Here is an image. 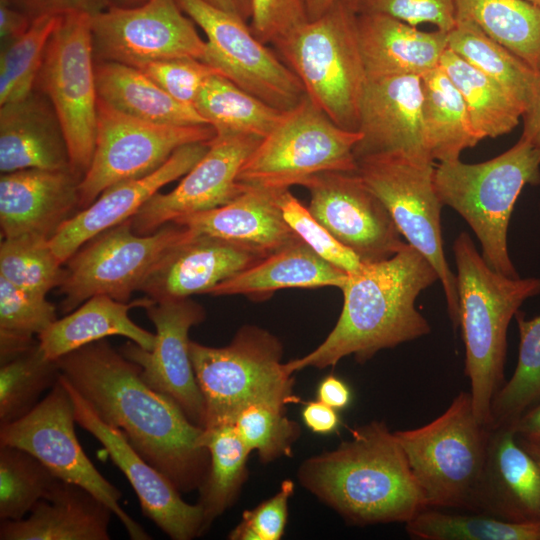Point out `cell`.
Here are the masks:
<instances>
[{
	"instance_id": "cell-45",
	"label": "cell",
	"mask_w": 540,
	"mask_h": 540,
	"mask_svg": "<svg viewBox=\"0 0 540 540\" xmlns=\"http://www.w3.org/2000/svg\"><path fill=\"white\" fill-rule=\"evenodd\" d=\"M59 18H37L23 35L5 43L0 54V105L34 90L47 43Z\"/></svg>"
},
{
	"instance_id": "cell-17",
	"label": "cell",
	"mask_w": 540,
	"mask_h": 540,
	"mask_svg": "<svg viewBox=\"0 0 540 540\" xmlns=\"http://www.w3.org/2000/svg\"><path fill=\"white\" fill-rule=\"evenodd\" d=\"M301 185L309 191L313 217L361 262L388 259L407 245L385 205L357 171L321 172Z\"/></svg>"
},
{
	"instance_id": "cell-62",
	"label": "cell",
	"mask_w": 540,
	"mask_h": 540,
	"mask_svg": "<svg viewBox=\"0 0 540 540\" xmlns=\"http://www.w3.org/2000/svg\"><path fill=\"white\" fill-rule=\"evenodd\" d=\"M526 1L540 8V0H526Z\"/></svg>"
},
{
	"instance_id": "cell-54",
	"label": "cell",
	"mask_w": 540,
	"mask_h": 540,
	"mask_svg": "<svg viewBox=\"0 0 540 540\" xmlns=\"http://www.w3.org/2000/svg\"><path fill=\"white\" fill-rule=\"evenodd\" d=\"M32 20L23 12L0 0V38L8 43L19 38L31 26Z\"/></svg>"
},
{
	"instance_id": "cell-63",
	"label": "cell",
	"mask_w": 540,
	"mask_h": 540,
	"mask_svg": "<svg viewBox=\"0 0 540 540\" xmlns=\"http://www.w3.org/2000/svg\"><path fill=\"white\" fill-rule=\"evenodd\" d=\"M539 211H540V203H539Z\"/></svg>"
},
{
	"instance_id": "cell-11",
	"label": "cell",
	"mask_w": 540,
	"mask_h": 540,
	"mask_svg": "<svg viewBox=\"0 0 540 540\" xmlns=\"http://www.w3.org/2000/svg\"><path fill=\"white\" fill-rule=\"evenodd\" d=\"M194 232L170 222L139 235L129 220L113 226L82 245L66 262L59 287L62 313H70L95 295L129 302L159 260Z\"/></svg>"
},
{
	"instance_id": "cell-35",
	"label": "cell",
	"mask_w": 540,
	"mask_h": 540,
	"mask_svg": "<svg viewBox=\"0 0 540 540\" xmlns=\"http://www.w3.org/2000/svg\"><path fill=\"white\" fill-rule=\"evenodd\" d=\"M203 444L209 451L210 465L199 489L202 535L237 500L248 476L247 461L251 453L233 424L204 428Z\"/></svg>"
},
{
	"instance_id": "cell-42",
	"label": "cell",
	"mask_w": 540,
	"mask_h": 540,
	"mask_svg": "<svg viewBox=\"0 0 540 540\" xmlns=\"http://www.w3.org/2000/svg\"><path fill=\"white\" fill-rule=\"evenodd\" d=\"M46 296L20 289L0 276V364L29 349L57 320Z\"/></svg>"
},
{
	"instance_id": "cell-36",
	"label": "cell",
	"mask_w": 540,
	"mask_h": 540,
	"mask_svg": "<svg viewBox=\"0 0 540 540\" xmlns=\"http://www.w3.org/2000/svg\"><path fill=\"white\" fill-rule=\"evenodd\" d=\"M492 39L540 74V8L526 0H453Z\"/></svg>"
},
{
	"instance_id": "cell-58",
	"label": "cell",
	"mask_w": 540,
	"mask_h": 540,
	"mask_svg": "<svg viewBox=\"0 0 540 540\" xmlns=\"http://www.w3.org/2000/svg\"><path fill=\"white\" fill-rule=\"evenodd\" d=\"M210 5L247 21L251 17L250 0H205Z\"/></svg>"
},
{
	"instance_id": "cell-1",
	"label": "cell",
	"mask_w": 540,
	"mask_h": 540,
	"mask_svg": "<svg viewBox=\"0 0 540 540\" xmlns=\"http://www.w3.org/2000/svg\"><path fill=\"white\" fill-rule=\"evenodd\" d=\"M61 375L106 424L122 432L181 493L199 490L210 465L204 428L168 396L150 388L140 367L106 339L56 360Z\"/></svg>"
},
{
	"instance_id": "cell-22",
	"label": "cell",
	"mask_w": 540,
	"mask_h": 540,
	"mask_svg": "<svg viewBox=\"0 0 540 540\" xmlns=\"http://www.w3.org/2000/svg\"><path fill=\"white\" fill-rule=\"evenodd\" d=\"M208 142L177 149L154 172L105 189L89 206L71 216L50 238L57 259L65 262L87 241L135 215L162 187L183 177L203 157Z\"/></svg>"
},
{
	"instance_id": "cell-25",
	"label": "cell",
	"mask_w": 540,
	"mask_h": 540,
	"mask_svg": "<svg viewBox=\"0 0 540 540\" xmlns=\"http://www.w3.org/2000/svg\"><path fill=\"white\" fill-rule=\"evenodd\" d=\"M475 512L511 522H540V468L519 444L516 424L490 426Z\"/></svg>"
},
{
	"instance_id": "cell-49",
	"label": "cell",
	"mask_w": 540,
	"mask_h": 540,
	"mask_svg": "<svg viewBox=\"0 0 540 540\" xmlns=\"http://www.w3.org/2000/svg\"><path fill=\"white\" fill-rule=\"evenodd\" d=\"M294 482L283 480L280 489L255 508L243 511L241 521L228 534L230 540H279L285 531L288 503Z\"/></svg>"
},
{
	"instance_id": "cell-7",
	"label": "cell",
	"mask_w": 540,
	"mask_h": 540,
	"mask_svg": "<svg viewBox=\"0 0 540 540\" xmlns=\"http://www.w3.org/2000/svg\"><path fill=\"white\" fill-rule=\"evenodd\" d=\"M394 434L428 507L475 512L490 426L477 419L469 392L431 422Z\"/></svg>"
},
{
	"instance_id": "cell-57",
	"label": "cell",
	"mask_w": 540,
	"mask_h": 540,
	"mask_svg": "<svg viewBox=\"0 0 540 540\" xmlns=\"http://www.w3.org/2000/svg\"><path fill=\"white\" fill-rule=\"evenodd\" d=\"M518 436L540 439V402L529 408L516 423Z\"/></svg>"
},
{
	"instance_id": "cell-48",
	"label": "cell",
	"mask_w": 540,
	"mask_h": 540,
	"mask_svg": "<svg viewBox=\"0 0 540 540\" xmlns=\"http://www.w3.org/2000/svg\"><path fill=\"white\" fill-rule=\"evenodd\" d=\"M138 69L175 100L193 107L206 80L219 73L206 62L194 57L169 58Z\"/></svg>"
},
{
	"instance_id": "cell-9",
	"label": "cell",
	"mask_w": 540,
	"mask_h": 540,
	"mask_svg": "<svg viewBox=\"0 0 540 540\" xmlns=\"http://www.w3.org/2000/svg\"><path fill=\"white\" fill-rule=\"evenodd\" d=\"M362 135L336 125L307 96L284 111L242 166L246 185L289 189L326 171H357L354 148Z\"/></svg>"
},
{
	"instance_id": "cell-16",
	"label": "cell",
	"mask_w": 540,
	"mask_h": 540,
	"mask_svg": "<svg viewBox=\"0 0 540 540\" xmlns=\"http://www.w3.org/2000/svg\"><path fill=\"white\" fill-rule=\"evenodd\" d=\"M95 62L112 61L142 68L176 57L205 56L206 42L176 0L114 5L91 17Z\"/></svg>"
},
{
	"instance_id": "cell-27",
	"label": "cell",
	"mask_w": 540,
	"mask_h": 540,
	"mask_svg": "<svg viewBox=\"0 0 540 540\" xmlns=\"http://www.w3.org/2000/svg\"><path fill=\"white\" fill-rule=\"evenodd\" d=\"M285 190L246 185L229 203L173 222L195 234L219 237L268 256L300 240L281 210L280 196Z\"/></svg>"
},
{
	"instance_id": "cell-20",
	"label": "cell",
	"mask_w": 540,
	"mask_h": 540,
	"mask_svg": "<svg viewBox=\"0 0 540 540\" xmlns=\"http://www.w3.org/2000/svg\"><path fill=\"white\" fill-rule=\"evenodd\" d=\"M74 404L76 423L93 435L134 489L142 513L173 540L202 535L203 511L185 502L171 481L130 445L120 430L103 422L77 390L62 376Z\"/></svg>"
},
{
	"instance_id": "cell-51",
	"label": "cell",
	"mask_w": 540,
	"mask_h": 540,
	"mask_svg": "<svg viewBox=\"0 0 540 540\" xmlns=\"http://www.w3.org/2000/svg\"><path fill=\"white\" fill-rule=\"evenodd\" d=\"M358 13L384 14L416 27L429 23L449 32L456 23L453 0H358Z\"/></svg>"
},
{
	"instance_id": "cell-60",
	"label": "cell",
	"mask_w": 540,
	"mask_h": 540,
	"mask_svg": "<svg viewBox=\"0 0 540 540\" xmlns=\"http://www.w3.org/2000/svg\"><path fill=\"white\" fill-rule=\"evenodd\" d=\"M519 444L533 457L540 468V439H532L517 435Z\"/></svg>"
},
{
	"instance_id": "cell-44",
	"label": "cell",
	"mask_w": 540,
	"mask_h": 540,
	"mask_svg": "<svg viewBox=\"0 0 540 540\" xmlns=\"http://www.w3.org/2000/svg\"><path fill=\"white\" fill-rule=\"evenodd\" d=\"M63 265L47 239L23 236L1 241L0 276L20 289L46 296L62 285Z\"/></svg>"
},
{
	"instance_id": "cell-19",
	"label": "cell",
	"mask_w": 540,
	"mask_h": 540,
	"mask_svg": "<svg viewBox=\"0 0 540 540\" xmlns=\"http://www.w3.org/2000/svg\"><path fill=\"white\" fill-rule=\"evenodd\" d=\"M262 138L216 133L203 157L170 192L156 193L129 221L133 232L147 235L181 217L229 203L246 185L238 174Z\"/></svg>"
},
{
	"instance_id": "cell-30",
	"label": "cell",
	"mask_w": 540,
	"mask_h": 540,
	"mask_svg": "<svg viewBox=\"0 0 540 540\" xmlns=\"http://www.w3.org/2000/svg\"><path fill=\"white\" fill-rule=\"evenodd\" d=\"M152 302L147 296L132 302L117 301L107 295L92 296L39 334L40 347L47 359L56 361L89 343L117 335L151 351L156 334L134 323L129 310L145 309Z\"/></svg>"
},
{
	"instance_id": "cell-4",
	"label": "cell",
	"mask_w": 540,
	"mask_h": 540,
	"mask_svg": "<svg viewBox=\"0 0 540 540\" xmlns=\"http://www.w3.org/2000/svg\"><path fill=\"white\" fill-rule=\"evenodd\" d=\"M453 252L465 375L474 413L490 426L492 400L505 382L509 323L525 300L540 294V278L507 277L494 271L467 232L456 237Z\"/></svg>"
},
{
	"instance_id": "cell-46",
	"label": "cell",
	"mask_w": 540,
	"mask_h": 540,
	"mask_svg": "<svg viewBox=\"0 0 540 540\" xmlns=\"http://www.w3.org/2000/svg\"><path fill=\"white\" fill-rule=\"evenodd\" d=\"M286 406L258 402L243 408L233 425L243 443L256 451L263 464L290 457L301 436L300 425L286 414Z\"/></svg>"
},
{
	"instance_id": "cell-24",
	"label": "cell",
	"mask_w": 540,
	"mask_h": 540,
	"mask_svg": "<svg viewBox=\"0 0 540 540\" xmlns=\"http://www.w3.org/2000/svg\"><path fill=\"white\" fill-rule=\"evenodd\" d=\"M264 257L232 241L193 233L159 260L139 291L156 302L207 294Z\"/></svg>"
},
{
	"instance_id": "cell-15",
	"label": "cell",
	"mask_w": 540,
	"mask_h": 540,
	"mask_svg": "<svg viewBox=\"0 0 540 540\" xmlns=\"http://www.w3.org/2000/svg\"><path fill=\"white\" fill-rule=\"evenodd\" d=\"M206 34L203 61L246 92L287 111L306 96L293 70L262 43L240 17L205 0H176Z\"/></svg>"
},
{
	"instance_id": "cell-50",
	"label": "cell",
	"mask_w": 540,
	"mask_h": 540,
	"mask_svg": "<svg viewBox=\"0 0 540 540\" xmlns=\"http://www.w3.org/2000/svg\"><path fill=\"white\" fill-rule=\"evenodd\" d=\"M251 30L275 46L309 21L307 0H250Z\"/></svg>"
},
{
	"instance_id": "cell-3",
	"label": "cell",
	"mask_w": 540,
	"mask_h": 540,
	"mask_svg": "<svg viewBox=\"0 0 540 540\" xmlns=\"http://www.w3.org/2000/svg\"><path fill=\"white\" fill-rule=\"evenodd\" d=\"M300 484L348 524L407 523L428 507L406 455L384 421L351 429L335 449L304 460Z\"/></svg>"
},
{
	"instance_id": "cell-18",
	"label": "cell",
	"mask_w": 540,
	"mask_h": 540,
	"mask_svg": "<svg viewBox=\"0 0 540 540\" xmlns=\"http://www.w3.org/2000/svg\"><path fill=\"white\" fill-rule=\"evenodd\" d=\"M145 310L156 329L154 348L128 341L119 351L140 367L150 388L171 398L192 423L204 428L205 402L190 358L189 331L205 320V310L190 298L153 301Z\"/></svg>"
},
{
	"instance_id": "cell-21",
	"label": "cell",
	"mask_w": 540,
	"mask_h": 540,
	"mask_svg": "<svg viewBox=\"0 0 540 540\" xmlns=\"http://www.w3.org/2000/svg\"><path fill=\"white\" fill-rule=\"evenodd\" d=\"M421 76L413 74L367 78L360 107L356 160L400 156L434 164L426 143L422 115Z\"/></svg>"
},
{
	"instance_id": "cell-52",
	"label": "cell",
	"mask_w": 540,
	"mask_h": 540,
	"mask_svg": "<svg viewBox=\"0 0 540 540\" xmlns=\"http://www.w3.org/2000/svg\"><path fill=\"white\" fill-rule=\"evenodd\" d=\"M11 6L26 14L32 21L45 16H64L72 13H84L91 17L119 0H6Z\"/></svg>"
},
{
	"instance_id": "cell-32",
	"label": "cell",
	"mask_w": 540,
	"mask_h": 540,
	"mask_svg": "<svg viewBox=\"0 0 540 540\" xmlns=\"http://www.w3.org/2000/svg\"><path fill=\"white\" fill-rule=\"evenodd\" d=\"M98 99L131 117L168 125L208 124L193 106L178 102L140 69L95 62Z\"/></svg>"
},
{
	"instance_id": "cell-33",
	"label": "cell",
	"mask_w": 540,
	"mask_h": 540,
	"mask_svg": "<svg viewBox=\"0 0 540 540\" xmlns=\"http://www.w3.org/2000/svg\"><path fill=\"white\" fill-rule=\"evenodd\" d=\"M422 115L431 159L448 162L482 139L475 131L459 90L439 65L421 76Z\"/></svg>"
},
{
	"instance_id": "cell-10",
	"label": "cell",
	"mask_w": 540,
	"mask_h": 540,
	"mask_svg": "<svg viewBox=\"0 0 540 540\" xmlns=\"http://www.w3.org/2000/svg\"><path fill=\"white\" fill-rule=\"evenodd\" d=\"M34 89L53 105L66 137L72 170L87 172L95 150L98 94L91 16H60L47 43Z\"/></svg>"
},
{
	"instance_id": "cell-8",
	"label": "cell",
	"mask_w": 540,
	"mask_h": 540,
	"mask_svg": "<svg viewBox=\"0 0 540 540\" xmlns=\"http://www.w3.org/2000/svg\"><path fill=\"white\" fill-rule=\"evenodd\" d=\"M189 352L205 402L204 428L233 424L254 403L287 407L301 401L294 393V374L282 362V343L263 328L245 325L220 348L190 340Z\"/></svg>"
},
{
	"instance_id": "cell-12",
	"label": "cell",
	"mask_w": 540,
	"mask_h": 540,
	"mask_svg": "<svg viewBox=\"0 0 540 540\" xmlns=\"http://www.w3.org/2000/svg\"><path fill=\"white\" fill-rule=\"evenodd\" d=\"M357 173L389 211L402 237L433 266L443 287L449 318L459 327L456 275L445 257L441 229L442 202L435 167L382 155L357 160Z\"/></svg>"
},
{
	"instance_id": "cell-13",
	"label": "cell",
	"mask_w": 540,
	"mask_h": 540,
	"mask_svg": "<svg viewBox=\"0 0 540 540\" xmlns=\"http://www.w3.org/2000/svg\"><path fill=\"white\" fill-rule=\"evenodd\" d=\"M215 135L210 124L148 122L98 99L95 150L79 184V208L89 206L110 186L154 172L180 147L209 142Z\"/></svg>"
},
{
	"instance_id": "cell-53",
	"label": "cell",
	"mask_w": 540,
	"mask_h": 540,
	"mask_svg": "<svg viewBox=\"0 0 540 540\" xmlns=\"http://www.w3.org/2000/svg\"><path fill=\"white\" fill-rule=\"evenodd\" d=\"M301 414L306 427L317 434L327 435L334 433L340 425L337 410L318 399L308 402Z\"/></svg>"
},
{
	"instance_id": "cell-26",
	"label": "cell",
	"mask_w": 540,
	"mask_h": 540,
	"mask_svg": "<svg viewBox=\"0 0 540 540\" xmlns=\"http://www.w3.org/2000/svg\"><path fill=\"white\" fill-rule=\"evenodd\" d=\"M71 168L70 154L50 100L34 89L0 105V171Z\"/></svg>"
},
{
	"instance_id": "cell-6",
	"label": "cell",
	"mask_w": 540,
	"mask_h": 540,
	"mask_svg": "<svg viewBox=\"0 0 540 540\" xmlns=\"http://www.w3.org/2000/svg\"><path fill=\"white\" fill-rule=\"evenodd\" d=\"M357 4L340 1L276 47L306 96L336 125L358 131L367 76L357 31Z\"/></svg>"
},
{
	"instance_id": "cell-14",
	"label": "cell",
	"mask_w": 540,
	"mask_h": 540,
	"mask_svg": "<svg viewBox=\"0 0 540 540\" xmlns=\"http://www.w3.org/2000/svg\"><path fill=\"white\" fill-rule=\"evenodd\" d=\"M75 423L71 395L59 378L30 413L0 426V444L30 452L56 477L89 490L111 508L131 539H151L120 506V490L101 475L83 451L75 433Z\"/></svg>"
},
{
	"instance_id": "cell-39",
	"label": "cell",
	"mask_w": 540,
	"mask_h": 540,
	"mask_svg": "<svg viewBox=\"0 0 540 540\" xmlns=\"http://www.w3.org/2000/svg\"><path fill=\"white\" fill-rule=\"evenodd\" d=\"M405 525L411 538L421 540H540V522H511L473 511L427 507Z\"/></svg>"
},
{
	"instance_id": "cell-31",
	"label": "cell",
	"mask_w": 540,
	"mask_h": 540,
	"mask_svg": "<svg viewBox=\"0 0 540 540\" xmlns=\"http://www.w3.org/2000/svg\"><path fill=\"white\" fill-rule=\"evenodd\" d=\"M347 278V272L320 257L300 239L217 284L207 294L261 299L286 288H341Z\"/></svg>"
},
{
	"instance_id": "cell-61",
	"label": "cell",
	"mask_w": 540,
	"mask_h": 540,
	"mask_svg": "<svg viewBox=\"0 0 540 540\" xmlns=\"http://www.w3.org/2000/svg\"><path fill=\"white\" fill-rule=\"evenodd\" d=\"M147 0H119L118 5L125 7L138 6L145 3Z\"/></svg>"
},
{
	"instance_id": "cell-43",
	"label": "cell",
	"mask_w": 540,
	"mask_h": 540,
	"mask_svg": "<svg viewBox=\"0 0 540 540\" xmlns=\"http://www.w3.org/2000/svg\"><path fill=\"white\" fill-rule=\"evenodd\" d=\"M57 478L30 452L0 444L1 521L23 519Z\"/></svg>"
},
{
	"instance_id": "cell-34",
	"label": "cell",
	"mask_w": 540,
	"mask_h": 540,
	"mask_svg": "<svg viewBox=\"0 0 540 540\" xmlns=\"http://www.w3.org/2000/svg\"><path fill=\"white\" fill-rule=\"evenodd\" d=\"M447 43L449 49L497 82L524 112L532 100L539 73L461 15L456 14V23L447 32Z\"/></svg>"
},
{
	"instance_id": "cell-59",
	"label": "cell",
	"mask_w": 540,
	"mask_h": 540,
	"mask_svg": "<svg viewBox=\"0 0 540 540\" xmlns=\"http://www.w3.org/2000/svg\"><path fill=\"white\" fill-rule=\"evenodd\" d=\"M340 1L358 3V0H307L309 20H314L323 15L330 7Z\"/></svg>"
},
{
	"instance_id": "cell-55",
	"label": "cell",
	"mask_w": 540,
	"mask_h": 540,
	"mask_svg": "<svg viewBox=\"0 0 540 540\" xmlns=\"http://www.w3.org/2000/svg\"><path fill=\"white\" fill-rule=\"evenodd\" d=\"M317 399L336 410H340L350 404L352 393L342 379L335 375H328L318 385Z\"/></svg>"
},
{
	"instance_id": "cell-47",
	"label": "cell",
	"mask_w": 540,
	"mask_h": 540,
	"mask_svg": "<svg viewBox=\"0 0 540 540\" xmlns=\"http://www.w3.org/2000/svg\"><path fill=\"white\" fill-rule=\"evenodd\" d=\"M280 206L290 228L320 257L348 274L363 266L358 256L317 221L289 189L282 192Z\"/></svg>"
},
{
	"instance_id": "cell-2",
	"label": "cell",
	"mask_w": 540,
	"mask_h": 540,
	"mask_svg": "<svg viewBox=\"0 0 540 540\" xmlns=\"http://www.w3.org/2000/svg\"><path fill=\"white\" fill-rule=\"evenodd\" d=\"M437 280L433 266L408 243L388 259L364 263L340 288L344 301L334 328L313 351L286 362L287 371L334 367L349 355L365 363L380 350L429 334L415 302Z\"/></svg>"
},
{
	"instance_id": "cell-37",
	"label": "cell",
	"mask_w": 540,
	"mask_h": 540,
	"mask_svg": "<svg viewBox=\"0 0 540 540\" xmlns=\"http://www.w3.org/2000/svg\"><path fill=\"white\" fill-rule=\"evenodd\" d=\"M440 66L459 90L481 139L511 132L522 116V109L494 80L447 48Z\"/></svg>"
},
{
	"instance_id": "cell-40",
	"label": "cell",
	"mask_w": 540,
	"mask_h": 540,
	"mask_svg": "<svg viewBox=\"0 0 540 540\" xmlns=\"http://www.w3.org/2000/svg\"><path fill=\"white\" fill-rule=\"evenodd\" d=\"M514 318L519 331L517 364L492 400L490 426L516 424L540 402V315L527 319L519 310Z\"/></svg>"
},
{
	"instance_id": "cell-29",
	"label": "cell",
	"mask_w": 540,
	"mask_h": 540,
	"mask_svg": "<svg viewBox=\"0 0 540 540\" xmlns=\"http://www.w3.org/2000/svg\"><path fill=\"white\" fill-rule=\"evenodd\" d=\"M357 31L367 78L423 76L440 65L447 32H424L393 17L358 13Z\"/></svg>"
},
{
	"instance_id": "cell-38",
	"label": "cell",
	"mask_w": 540,
	"mask_h": 540,
	"mask_svg": "<svg viewBox=\"0 0 540 540\" xmlns=\"http://www.w3.org/2000/svg\"><path fill=\"white\" fill-rule=\"evenodd\" d=\"M195 110L216 133L264 138L279 122L281 111L216 73L201 88Z\"/></svg>"
},
{
	"instance_id": "cell-23",
	"label": "cell",
	"mask_w": 540,
	"mask_h": 540,
	"mask_svg": "<svg viewBox=\"0 0 540 540\" xmlns=\"http://www.w3.org/2000/svg\"><path fill=\"white\" fill-rule=\"evenodd\" d=\"M81 177L72 168L23 169L0 177L2 239L50 240L79 208Z\"/></svg>"
},
{
	"instance_id": "cell-56",
	"label": "cell",
	"mask_w": 540,
	"mask_h": 540,
	"mask_svg": "<svg viewBox=\"0 0 540 540\" xmlns=\"http://www.w3.org/2000/svg\"><path fill=\"white\" fill-rule=\"evenodd\" d=\"M522 117L524 125L521 137L540 151V74L532 100L522 113Z\"/></svg>"
},
{
	"instance_id": "cell-41",
	"label": "cell",
	"mask_w": 540,
	"mask_h": 540,
	"mask_svg": "<svg viewBox=\"0 0 540 540\" xmlns=\"http://www.w3.org/2000/svg\"><path fill=\"white\" fill-rule=\"evenodd\" d=\"M56 361L46 358L39 341L0 367V426L30 413L41 395L59 381Z\"/></svg>"
},
{
	"instance_id": "cell-5",
	"label": "cell",
	"mask_w": 540,
	"mask_h": 540,
	"mask_svg": "<svg viewBox=\"0 0 540 540\" xmlns=\"http://www.w3.org/2000/svg\"><path fill=\"white\" fill-rule=\"evenodd\" d=\"M434 179L443 206L471 227L487 265L504 276L519 277L509 256L507 232L524 186L540 185V151L520 137L507 151L481 163L441 162Z\"/></svg>"
},
{
	"instance_id": "cell-28",
	"label": "cell",
	"mask_w": 540,
	"mask_h": 540,
	"mask_svg": "<svg viewBox=\"0 0 540 540\" xmlns=\"http://www.w3.org/2000/svg\"><path fill=\"white\" fill-rule=\"evenodd\" d=\"M113 511L86 488L60 478L27 519L0 524L1 540H109Z\"/></svg>"
}]
</instances>
